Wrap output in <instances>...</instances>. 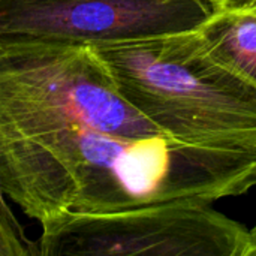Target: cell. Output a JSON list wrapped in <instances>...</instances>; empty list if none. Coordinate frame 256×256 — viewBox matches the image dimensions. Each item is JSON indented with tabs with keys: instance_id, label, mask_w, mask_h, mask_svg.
Returning a JSON list of instances; mask_svg holds the SVG:
<instances>
[{
	"instance_id": "8",
	"label": "cell",
	"mask_w": 256,
	"mask_h": 256,
	"mask_svg": "<svg viewBox=\"0 0 256 256\" xmlns=\"http://www.w3.org/2000/svg\"><path fill=\"white\" fill-rule=\"evenodd\" d=\"M214 9H254L256 0H206Z\"/></svg>"
},
{
	"instance_id": "6",
	"label": "cell",
	"mask_w": 256,
	"mask_h": 256,
	"mask_svg": "<svg viewBox=\"0 0 256 256\" xmlns=\"http://www.w3.org/2000/svg\"><path fill=\"white\" fill-rule=\"evenodd\" d=\"M196 30L218 62L256 88V10L213 9Z\"/></svg>"
},
{
	"instance_id": "11",
	"label": "cell",
	"mask_w": 256,
	"mask_h": 256,
	"mask_svg": "<svg viewBox=\"0 0 256 256\" xmlns=\"http://www.w3.org/2000/svg\"><path fill=\"white\" fill-rule=\"evenodd\" d=\"M254 10H256V8H254Z\"/></svg>"
},
{
	"instance_id": "4",
	"label": "cell",
	"mask_w": 256,
	"mask_h": 256,
	"mask_svg": "<svg viewBox=\"0 0 256 256\" xmlns=\"http://www.w3.org/2000/svg\"><path fill=\"white\" fill-rule=\"evenodd\" d=\"M40 228L42 256H254L250 230L204 202L66 212Z\"/></svg>"
},
{
	"instance_id": "10",
	"label": "cell",
	"mask_w": 256,
	"mask_h": 256,
	"mask_svg": "<svg viewBox=\"0 0 256 256\" xmlns=\"http://www.w3.org/2000/svg\"><path fill=\"white\" fill-rule=\"evenodd\" d=\"M0 195H3V196H4V194L2 192V188H0Z\"/></svg>"
},
{
	"instance_id": "1",
	"label": "cell",
	"mask_w": 256,
	"mask_h": 256,
	"mask_svg": "<svg viewBox=\"0 0 256 256\" xmlns=\"http://www.w3.org/2000/svg\"><path fill=\"white\" fill-rule=\"evenodd\" d=\"M0 186L39 224L66 212L213 204L255 188L256 153L198 147L164 134L116 136L58 117H21L0 124Z\"/></svg>"
},
{
	"instance_id": "3",
	"label": "cell",
	"mask_w": 256,
	"mask_h": 256,
	"mask_svg": "<svg viewBox=\"0 0 256 256\" xmlns=\"http://www.w3.org/2000/svg\"><path fill=\"white\" fill-rule=\"evenodd\" d=\"M0 111L60 117L116 136L160 134L87 44L0 38Z\"/></svg>"
},
{
	"instance_id": "5",
	"label": "cell",
	"mask_w": 256,
	"mask_h": 256,
	"mask_svg": "<svg viewBox=\"0 0 256 256\" xmlns=\"http://www.w3.org/2000/svg\"><path fill=\"white\" fill-rule=\"evenodd\" d=\"M206 0H0V38L108 44L200 27Z\"/></svg>"
},
{
	"instance_id": "7",
	"label": "cell",
	"mask_w": 256,
	"mask_h": 256,
	"mask_svg": "<svg viewBox=\"0 0 256 256\" xmlns=\"http://www.w3.org/2000/svg\"><path fill=\"white\" fill-rule=\"evenodd\" d=\"M39 255L36 242L30 240L12 213L6 196L0 195V256Z\"/></svg>"
},
{
	"instance_id": "9",
	"label": "cell",
	"mask_w": 256,
	"mask_h": 256,
	"mask_svg": "<svg viewBox=\"0 0 256 256\" xmlns=\"http://www.w3.org/2000/svg\"><path fill=\"white\" fill-rule=\"evenodd\" d=\"M250 234H252V242H254V256H256V225L250 230Z\"/></svg>"
},
{
	"instance_id": "2",
	"label": "cell",
	"mask_w": 256,
	"mask_h": 256,
	"mask_svg": "<svg viewBox=\"0 0 256 256\" xmlns=\"http://www.w3.org/2000/svg\"><path fill=\"white\" fill-rule=\"evenodd\" d=\"M92 46L123 98L160 134L256 153V88L210 54L196 28Z\"/></svg>"
}]
</instances>
